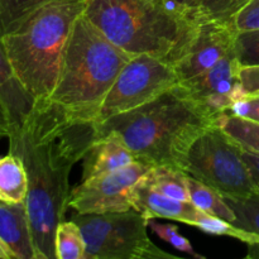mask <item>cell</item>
I'll list each match as a JSON object with an SVG mask.
<instances>
[{
    "label": "cell",
    "instance_id": "6da1fadb",
    "mask_svg": "<svg viewBox=\"0 0 259 259\" xmlns=\"http://www.w3.org/2000/svg\"><path fill=\"white\" fill-rule=\"evenodd\" d=\"M98 121L51 99L35 100L8 136L28 175L25 199L35 259H56L55 234L70 202V174L98 137Z\"/></svg>",
    "mask_w": 259,
    "mask_h": 259
},
{
    "label": "cell",
    "instance_id": "7a4b0ae2",
    "mask_svg": "<svg viewBox=\"0 0 259 259\" xmlns=\"http://www.w3.org/2000/svg\"><path fill=\"white\" fill-rule=\"evenodd\" d=\"M219 116L179 83L139 108L98 121L96 129L98 137H119L137 161L182 169L191 144Z\"/></svg>",
    "mask_w": 259,
    "mask_h": 259
},
{
    "label": "cell",
    "instance_id": "3957f363",
    "mask_svg": "<svg viewBox=\"0 0 259 259\" xmlns=\"http://www.w3.org/2000/svg\"><path fill=\"white\" fill-rule=\"evenodd\" d=\"M83 15L131 55H151L176 65L197 25L172 14L162 0H88Z\"/></svg>",
    "mask_w": 259,
    "mask_h": 259
},
{
    "label": "cell",
    "instance_id": "277c9868",
    "mask_svg": "<svg viewBox=\"0 0 259 259\" xmlns=\"http://www.w3.org/2000/svg\"><path fill=\"white\" fill-rule=\"evenodd\" d=\"M86 3L65 0L46 4L2 35L15 76L34 100L48 99L55 90L66 43Z\"/></svg>",
    "mask_w": 259,
    "mask_h": 259
},
{
    "label": "cell",
    "instance_id": "5b68a950",
    "mask_svg": "<svg viewBox=\"0 0 259 259\" xmlns=\"http://www.w3.org/2000/svg\"><path fill=\"white\" fill-rule=\"evenodd\" d=\"M132 57L80 15L66 43L57 82L48 99L96 120L104 98Z\"/></svg>",
    "mask_w": 259,
    "mask_h": 259
},
{
    "label": "cell",
    "instance_id": "8992f818",
    "mask_svg": "<svg viewBox=\"0 0 259 259\" xmlns=\"http://www.w3.org/2000/svg\"><path fill=\"white\" fill-rule=\"evenodd\" d=\"M182 171L217 190L225 199H244L258 192L243 158V148L218 123L191 144Z\"/></svg>",
    "mask_w": 259,
    "mask_h": 259
},
{
    "label": "cell",
    "instance_id": "52a82bcc",
    "mask_svg": "<svg viewBox=\"0 0 259 259\" xmlns=\"http://www.w3.org/2000/svg\"><path fill=\"white\" fill-rule=\"evenodd\" d=\"M72 220L82 230L85 259H176L148 235V219L137 210L77 214Z\"/></svg>",
    "mask_w": 259,
    "mask_h": 259
},
{
    "label": "cell",
    "instance_id": "ba28073f",
    "mask_svg": "<svg viewBox=\"0 0 259 259\" xmlns=\"http://www.w3.org/2000/svg\"><path fill=\"white\" fill-rule=\"evenodd\" d=\"M179 83L172 63L151 55L133 56L104 98L96 121L139 108Z\"/></svg>",
    "mask_w": 259,
    "mask_h": 259
},
{
    "label": "cell",
    "instance_id": "9c48e42d",
    "mask_svg": "<svg viewBox=\"0 0 259 259\" xmlns=\"http://www.w3.org/2000/svg\"><path fill=\"white\" fill-rule=\"evenodd\" d=\"M152 167L136 161L118 171L82 180L71 190L68 207L77 214H105L133 209L134 190Z\"/></svg>",
    "mask_w": 259,
    "mask_h": 259
},
{
    "label": "cell",
    "instance_id": "30bf717a",
    "mask_svg": "<svg viewBox=\"0 0 259 259\" xmlns=\"http://www.w3.org/2000/svg\"><path fill=\"white\" fill-rule=\"evenodd\" d=\"M240 65L230 51L217 65L205 72L181 82L189 95L209 109L211 113L220 114L229 111L245 94L240 81Z\"/></svg>",
    "mask_w": 259,
    "mask_h": 259
},
{
    "label": "cell",
    "instance_id": "8fae6325",
    "mask_svg": "<svg viewBox=\"0 0 259 259\" xmlns=\"http://www.w3.org/2000/svg\"><path fill=\"white\" fill-rule=\"evenodd\" d=\"M235 33L232 23L201 20L187 52L175 65L180 83L205 72L224 58L233 50Z\"/></svg>",
    "mask_w": 259,
    "mask_h": 259
},
{
    "label": "cell",
    "instance_id": "7c38bea8",
    "mask_svg": "<svg viewBox=\"0 0 259 259\" xmlns=\"http://www.w3.org/2000/svg\"><path fill=\"white\" fill-rule=\"evenodd\" d=\"M144 177L137 185L133 195V209L141 212L144 218L176 220L200 228L210 217V214L197 209L191 201L172 199L154 191L147 185Z\"/></svg>",
    "mask_w": 259,
    "mask_h": 259
},
{
    "label": "cell",
    "instance_id": "4fadbf2b",
    "mask_svg": "<svg viewBox=\"0 0 259 259\" xmlns=\"http://www.w3.org/2000/svg\"><path fill=\"white\" fill-rule=\"evenodd\" d=\"M82 161V180H88L118 171L137 159L119 137L106 134L95 139Z\"/></svg>",
    "mask_w": 259,
    "mask_h": 259
},
{
    "label": "cell",
    "instance_id": "5bb4252c",
    "mask_svg": "<svg viewBox=\"0 0 259 259\" xmlns=\"http://www.w3.org/2000/svg\"><path fill=\"white\" fill-rule=\"evenodd\" d=\"M0 238L14 259H35L25 202L7 204L0 201Z\"/></svg>",
    "mask_w": 259,
    "mask_h": 259
},
{
    "label": "cell",
    "instance_id": "9a60e30c",
    "mask_svg": "<svg viewBox=\"0 0 259 259\" xmlns=\"http://www.w3.org/2000/svg\"><path fill=\"white\" fill-rule=\"evenodd\" d=\"M0 100L9 114L12 128L24 121L35 100L23 88L9 62L0 35Z\"/></svg>",
    "mask_w": 259,
    "mask_h": 259
},
{
    "label": "cell",
    "instance_id": "2e32d148",
    "mask_svg": "<svg viewBox=\"0 0 259 259\" xmlns=\"http://www.w3.org/2000/svg\"><path fill=\"white\" fill-rule=\"evenodd\" d=\"M28 175L22 159L14 153L0 157V201L7 204L25 202Z\"/></svg>",
    "mask_w": 259,
    "mask_h": 259
},
{
    "label": "cell",
    "instance_id": "e0dca14e",
    "mask_svg": "<svg viewBox=\"0 0 259 259\" xmlns=\"http://www.w3.org/2000/svg\"><path fill=\"white\" fill-rule=\"evenodd\" d=\"M187 190L190 201L206 214L227 220L232 224L235 220V214L227 202L225 197L217 190L202 184L199 180L187 175Z\"/></svg>",
    "mask_w": 259,
    "mask_h": 259
},
{
    "label": "cell",
    "instance_id": "ac0fdd59",
    "mask_svg": "<svg viewBox=\"0 0 259 259\" xmlns=\"http://www.w3.org/2000/svg\"><path fill=\"white\" fill-rule=\"evenodd\" d=\"M144 181L154 191L172 199L190 201L187 190V174L180 168L169 166L152 167Z\"/></svg>",
    "mask_w": 259,
    "mask_h": 259
},
{
    "label": "cell",
    "instance_id": "d6986e66",
    "mask_svg": "<svg viewBox=\"0 0 259 259\" xmlns=\"http://www.w3.org/2000/svg\"><path fill=\"white\" fill-rule=\"evenodd\" d=\"M218 125L245 151L259 154V123L225 111L220 114Z\"/></svg>",
    "mask_w": 259,
    "mask_h": 259
},
{
    "label": "cell",
    "instance_id": "ffe728a7",
    "mask_svg": "<svg viewBox=\"0 0 259 259\" xmlns=\"http://www.w3.org/2000/svg\"><path fill=\"white\" fill-rule=\"evenodd\" d=\"M86 243L82 230L73 220L60 223L55 234L56 259H85Z\"/></svg>",
    "mask_w": 259,
    "mask_h": 259
},
{
    "label": "cell",
    "instance_id": "44dd1931",
    "mask_svg": "<svg viewBox=\"0 0 259 259\" xmlns=\"http://www.w3.org/2000/svg\"><path fill=\"white\" fill-rule=\"evenodd\" d=\"M235 214L232 223L235 228L250 234L248 244H259V194L250 195L244 199H225Z\"/></svg>",
    "mask_w": 259,
    "mask_h": 259
},
{
    "label": "cell",
    "instance_id": "7402d4cb",
    "mask_svg": "<svg viewBox=\"0 0 259 259\" xmlns=\"http://www.w3.org/2000/svg\"><path fill=\"white\" fill-rule=\"evenodd\" d=\"M53 2L65 0H0V35L14 30L33 12Z\"/></svg>",
    "mask_w": 259,
    "mask_h": 259
},
{
    "label": "cell",
    "instance_id": "603a6c76",
    "mask_svg": "<svg viewBox=\"0 0 259 259\" xmlns=\"http://www.w3.org/2000/svg\"><path fill=\"white\" fill-rule=\"evenodd\" d=\"M250 0H200V14L202 20L232 23L240 9Z\"/></svg>",
    "mask_w": 259,
    "mask_h": 259
},
{
    "label": "cell",
    "instance_id": "cb8c5ba5",
    "mask_svg": "<svg viewBox=\"0 0 259 259\" xmlns=\"http://www.w3.org/2000/svg\"><path fill=\"white\" fill-rule=\"evenodd\" d=\"M233 51L240 67L259 66V29L235 33Z\"/></svg>",
    "mask_w": 259,
    "mask_h": 259
},
{
    "label": "cell",
    "instance_id": "d4e9b609",
    "mask_svg": "<svg viewBox=\"0 0 259 259\" xmlns=\"http://www.w3.org/2000/svg\"><path fill=\"white\" fill-rule=\"evenodd\" d=\"M148 228L157 235L158 238H161L162 240H164L166 243H168L171 247H174L175 249L180 250V252L187 253L191 257L197 258V259H204L205 257L202 254H199L196 250L194 249L191 243L179 233L177 227L172 224H163L161 222H157V219H148Z\"/></svg>",
    "mask_w": 259,
    "mask_h": 259
},
{
    "label": "cell",
    "instance_id": "484cf974",
    "mask_svg": "<svg viewBox=\"0 0 259 259\" xmlns=\"http://www.w3.org/2000/svg\"><path fill=\"white\" fill-rule=\"evenodd\" d=\"M167 9L176 17L197 25L201 22L200 0H162Z\"/></svg>",
    "mask_w": 259,
    "mask_h": 259
},
{
    "label": "cell",
    "instance_id": "4316f807",
    "mask_svg": "<svg viewBox=\"0 0 259 259\" xmlns=\"http://www.w3.org/2000/svg\"><path fill=\"white\" fill-rule=\"evenodd\" d=\"M235 30L259 29V0H250L233 19Z\"/></svg>",
    "mask_w": 259,
    "mask_h": 259
},
{
    "label": "cell",
    "instance_id": "83f0119b",
    "mask_svg": "<svg viewBox=\"0 0 259 259\" xmlns=\"http://www.w3.org/2000/svg\"><path fill=\"white\" fill-rule=\"evenodd\" d=\"M229 113L259 123V94L245 95L230 108Z\"/></svg>",
    "mask_w": 259,
    "mask_h": 259
},
{
    "label": "cell",
    "instance_id": "f1b7e54d",
    "mask_svg": "<svg viewBox=\"0 0 259 259\" xmlns=\"http://www.w3.org/2000/svg\"><path fill=\"white\" fill-rule=\"evenodd\" d=\"M240 81L247 95L259 94V66L240 67Z\"/></svg>",
    "mask_w": 259,
    "mask_h": 259
},
{
    "label": "cell",
    "instance_id": "f546056e",
    "mask_svg": "<svg viewBox=\"0 0 259 259\" xmlns=\"http://www.w3.org/2000/svg\"><path fill=\"white\" fill-rule=\"evenodd\" d=\"M243 158H244L245 163H247L248 168H249L253 182H254L259 194V154L243 149Z\"/></svg>",
    "mask_w": 259,
    "mask_h": 259
},
{
    "label": "cell",
    "instance_id": "4dcf8cb0",
    "mask_svg": "<svg viewBox=\"0 0 259 259\" xmlns=\"http://www.w3.org/2000/svg\"><path fill=\"white\" fill-rule=\"evenodd\" d=\"M10 131H12V121L4 104L0 100V138L9 136Z\"/></svg>",
    "mask_w": 259,
    "mask_h": 259
},
{
    "label": "cell",
    "instance_id": "1f68e13d",
    "mask_svg": "<svg viewBox=\"0 0 259 259\" xmlns=\"http://www.w3.org/2000/svg\"><path fill=\"white\" fill-rule=\"evenodd\" d=\"M0 259H14V255L10 252V249L8 248V245L0 238Z\"/></svg>",
    "mask_w": 259,
    "mask_h": 259
},
{
    "label": "cell",
    "instance_id": "d6a6232c",
    "mask_svg": "<svg viewBox=\"0 0 259 259\" xmlns=\"http://www.w3.org/2000/svg\"><path fill=\"white\" fill-rule=\"evenodd\" d=\"M248 247V253L247 257L248 258H258L259 259V244H247Z\"/></svg>",
    "mask_w": 259,
    "mask_h": 259
}]
</instances>
